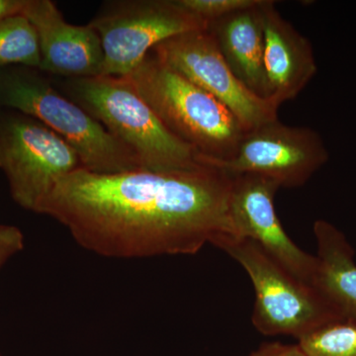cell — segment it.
Returning a JSON list of instances; mask_svg holds the SVG:
<instances>
[{"label": "cell", "instance_id": "cell-1", "mask_svg": "<svg viewBox=\"0 0 356 356\" xmlns=\"http://www.w3.org/2000/svg\"><path fill=\"white\" fill-rule=\"evenodd\" d=\"M232 175L208 165L189 170L97 173L63 178L40 209L79 247L116 259L189 255L236 236Z\"/></svg>", "mask_w": 356, "mask_h": 356}, {"label": "cell", "instance_id": "cell-2", "mask_svg": "<svg viewBox=\"0 0 356 356\" xmlns=\"http://www.w3.org/2000/svg\"><path fill=\"white\" fill-rule=\"evenodd\" d=\"M51 76L56 88L130 149L144 170H189L203 165L193 147L163 125L124 77Z\"/></svg>", "mask_w": 356, "mask_h": 356}, {"label": "cell", "instance_id": "cell-16", "mask_svg": "<svg viewBox=\"0 0 356 356\" xmlns=\"http://www.w3.org/2000/svg\"><path fill=\"white\" fill-rule=\"evenodd\" d=\"M308 356H356V321L339 318L298 339Z\"/></svg>", "mask_w": 356, "mask_h": 356}, {"label": "cell", "instance_id": "cell-11", "mask_svg": "<svg viewBox=\"0 0 356 356\" xmlns=\"http://www.w3.org/2000/svg\"><path fill=\"white\" fill-rule=\"evenodd\" d=\"M38 36L42 72L81 79L102 74V40L90 25H72L51 0H26L22 11Z\"/></svg>", "mask_w": 356, "mask_h": 356}, {"label": "cell", "instance_id": "cell-9", "mask_svg": "<svg viewBox=\"0 0 356 356\" xmlns=\"http://www.w3.org/2000/svg\"><path fill=\"white\" fill-rule=\"evenodd\" d=\"M152 51L163 64L219 100L245 132L277 120L280 107L269 98L255 95L236 76L207 29L177 35Z\"/></svg>", "mask_w": 356, "mask_h": 356}, {"label": "cell", "instance_id": "cell-17", "mask_svg": "<svg viewBox=\"0 0 356 356\" xmlns=\"http://www.w3.org/2000/svg\"><path fill=\"white\" fill-rule=\"evenodd\" d=\"M261 0H177L184 9L205 22L220 19L229 14L259 6Z\"/></svg>", "mask_w": 356, "mask_h": 356}, {"label": "cell", "instance_id": "cell-14", "mask_svg": "<svg viewBox=\"0 0 356 356\" xmlns=\"http://www.w3.org/2000/svg\"><path fill=\"white\" fill-rule=\"evenodd\" d=\"M318 268L314 286L341 318L356 321L355 250L343 232L325 220L314 224Z\"/></svg>", "mask_w": 356, "mask_h": 356}, {"label": "cell", "instance_id": "cell-7", "mask_svg": "<svg viewBox=\"0 0 356 356\" xmlns=\"http://www.w3.org/2000/svg\"><path fill=\"white\" fill-rule=\"evenodd\" d=\"M89 25L102 40L104 58L100 76L119 77L130 74L165 40L208 27L177 0L105 1Z\"/></svg>", "mask_w": 356, "mask_h": 356}, {"label": "cell", "instance_id": "cell-20", "mask_svg": "<svg viewBox=\"0 0 356 356\" xmlns=\"http://www.w3.org/2000/svg\"><path fill=\"white\" fill-rule=\"evenodd\" d=\"M26 0H0V20L22 14Z\"/></svg>", "mask_w": 356, "mask_h": 356}, {"label": "cell", "instance_id": "cell-8", "mask_svg": "<svg viewBox=\"0 0 356 356\" xmlns=\"http://www.w3.org/2000/svg\"><path fill=\"white\" fill-rule=\"evenodd\" d=\"M327 161L329 152L318 132L287 126L278 119L245 132L233 158L199 156L203 165L229 175H261L289 189L303 186Z\"/></svg>", "mask_w": 356, "mask_h": 356}, {"label": "cell", "instance_id": "cell-3", "mask_svg": "<svg viewBox=\"0 0 356 356\" xmlns=\"http://www.w3.org/2000/svg\"><path fill=\"white\" fill-rule=\"evenodd\" d=\"M0 108L29 115L55 131L76 149L83 168L90 172L119 173L142 168L125 145L36 67H0Z\"/></svg>", "mask_w": 356, "mask_h": 356}, {"label": "cell", "instance_id": "cell-18", "mask_svg": "<svg viewBox=\"0 0 356 356\" xmlns=\"http://www.w3.org/2000/svg\"><path fill=\"white\" fill-rule=\"evenodd\" d=\"M24 248V236L17 227L0 225V269Z\"/></svg>", "mask_w": 356, "mask_h": 356}, {"label": "cell", "instance_id": "cell-6", "mask_svg": "<svg viewBox=\"0 0 356 356\" xmlns=\"http://www.w3.org/2000/svg\"><path fill=\"white\" fill-rule=\"evenodd\" d=\"M83 168L69 143L37 119L0 108V170L11 197L38 213L63 178Z\"/></svg>", "mask_w": 356, "mask_h": 356}, {"label": "cell", "instance_id": "cell-15", "mask_svg": "<svg viewBox=\"0 0 356 356\" xmlns=\"http://www.w3.org/2000/svg\"><path fill=\"white\" fill-rule=\"evenodd\" d=\"M10 65H41L36 30L22 14L0 20V67Z\"/></svg>", "mask_w": 356, "mask_h": 356}, {"label": "cell", "instance_id": "cell-21", "mask_svg": "<svg viewBox=\"0 0 356 356\" xmlns=\"http://www.w3.org/2000/svg\"><path fill=\"white\" fill-rule=\"evenodd\" d=\"M0 356H1V355H0Z\"/></svg>", "mask_w": 356, "mask_h": 356}, {"label": "cell", "instance_id": "cell-13", "mask_svg": "<svg viewBox=\"0 0 356 356\" xmlns=\"http://www.w3.org/2000/svg\"><path fill=\"white\" fill-rule=\"evenodd\" d=\"M261 2L208 23L207 31L236 76L255 95L268 99Z\"/></svg>", "mask_w": 356, "mask_h": 356}, {"label": "cell", "instance_id": "cell-4", "mask_svg": "<svg viewBox=\"0 0 356 356\" xmlns=\"http://www.w3.org/2000/svg\"><path fill=\"white\" fill-rule=\"evenodd\" d=\"M156 112L168 130L201 156H235L245 129L226 106L207 91L163 64L153 51L124 76Z\"/></svg>", "mask_w": 356, "mask_h": 356}, {"label": "cell", "instance_id": "cell-5", "mask_svg": "<svg viewBox=\"0 0 356 356\" xmlns=\"http://www.w3.org/2000/svg\"><path fill=\"white\" fill-rule=\"evenodd\" d=\"M247 271L255 292L252 322L266 336L300 339L341 318L317 288L295 277L254 241L224 236L215 243Z\"/></svg>", "mask_w": 356, "mask_h": 356}, {"label": "cell", "instance_id": "cell-12", "mask_svg": "<svg viewBox=\"0 0 356 356\" xmlns=\"http://www.w3.org/2000/svg\"><path fill=\"white\" fill-rule=\"evenodd\" d=\"M264 35V70L269 99L278 107L294 100L317 74L310 41L275 8V1L261 4Z\"/></svg>", "mask_w": 356, "mask_h": 356}, {"label": "cell", "instance_id": "cell-19", "mask_svg": "<svg viewBox=\"0 0 356 356\" xmlns=\"http://www.w3.org/2000/svg\"><path fill=\"white\" fill-rule=\"evenodd\" d=\"M248 356H308L301 346L297 344H286L280 341L262 343L257 350Z\"/></svg>", "mask_w": 356, "mask_h": 356}, {"label": "cell", "instance_id": "cell-10", "mask_svg": "<svg viewBox=\"0 0 356 356\" xmlns=\"http://www.w3.org/2000/svg\"><path fill=\"white\" fill-rule=\"evenodd\" d=\"M280 189L261 175H232L229 212L236 236L254 241L295 277L314 286L317 257L297 247L283 228L274 207Z\"/></svg>", "mask_w": 356, "mask_h": 356}]
</instances>
